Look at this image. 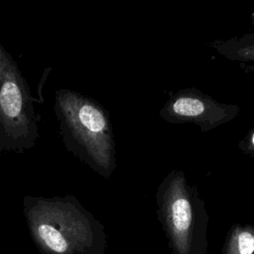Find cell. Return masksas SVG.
Segmentation results:
<instances>
[{"mask_svg":"<svg viewBox=\"0 0 254 254\" xmlns=\"http://www.w3.org/2000/svg\"><path fill=\"white\" fill-rule=\"evenodd\" d=\"M54 111L66 146L98 169L111 171L115 144L108 111L95 99L67 88L56 90Z\"/></svg>","mask_w":254,"mask_h":254,"instance_id":"6da1fadb","label":"cell"},{"mask_svg":"<svg viewBox=\"0 0 254 254\" xmlns=\"http://www.w3.org/2000/svg\"><path fill=\"white\" fill-rule=\"evenodd\" d=\"M224 254H254V226L235 225L227 238Z\"/></svg>","mask_w":254,"mask_h":254,"instance_id":"52a82bcc","label":"cell"},{"mask_svg":"<svg viewBox=\"0 0 254 254\" xmlns=\"http://www.w3.org/2000/svg\"><path fill=\"white\" fill-rule=\"evenodd\" d=\"M209 46L220 56L230 61L254 63V34L248 33L231 37L226 40H216Z\"/></svg>","mask_w":254,"mask_h":254,"instance_id":"8992f818","label":"cell"},{"mask_svg":"<svg viewBox=\"0 0 254 254\" xmlns=\"http://www.w3.org/2000/svg\"><path fill=\"white\" fill-rule=\"evenodd\" d=\"M239 148L245 153L254 156V126L248 131L246 136L240 141Z\"/></svg>","mask_w":254,"mask_h":254,"instance_id":"ba28073f","label":"cell"},{"mask_svg":"<svg viewBox=\"0 0 254 254\" xmlns=\"http://www.w3.org/2000/svg\"><path fill=\"white\" fill-rule=\"evenodd\" d=\"M161 210L170 242L176 254H190L194 212L185 176L174 172L167 180Z\"/></svg>","mask_w":254,"mask_h":254,"instance_id":"5b68a950","label":"cell"},{"mask_svg":"<svg viewBox=\"0 0 254 254\" xmlns=\"http://www.w3.org/2000/svg\"><path fill=\"white\" fill-rule=\"evenodd\" d=\"M31 233L51 254H74L92 243L87 218L71 203L39 200L28 212Z\"/></svg>","mask_w":254,"mask_h":254,"instance_id":"7a4b0ae2","label":"cell"},{"mask_svg":"<svg viewBox=\"0 0 254 254\" xmlns=\"http://www.w3.org/2000/svg\"><path fill=\"white\" fill-rule=\"evenodd\" d=\"M238 105L218 102L195 88H185L174 93L160 110V116L171 124L191 123L208 132L234 119Z\"/></svg>","mask_w":254,"mask_h":254,"instance_id":"277c9868","label":"cell"},{"mask_svg":"<svg viewBox=\"0 0 254 254\" xmlns=\"http://www.w3.org/2000/svg\"><path fill=\"white\" fill-rule=\"evenodd\" d=\"M34 98L16 61L0 44V135L16 144L38 137Z\"/></svg>","mask_w":254,"mask_h":254,"instance_id":"3957f363","label":"cell"}]
</instances>
